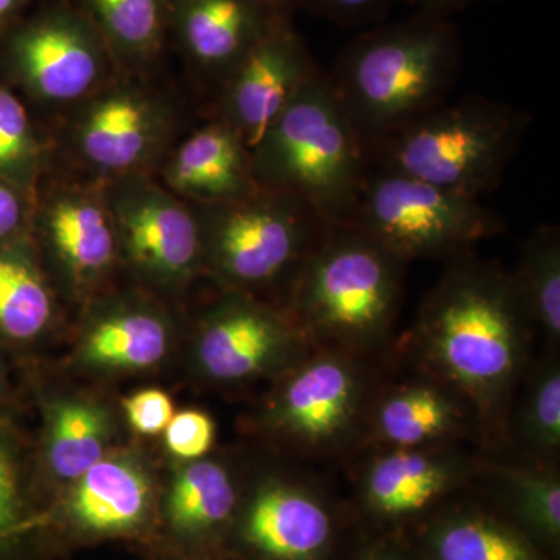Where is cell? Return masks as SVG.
Segmentation results:
<instances>
[{
    "instance_id": "ba28073f",
    "label": "cell",
    "mask_w": 560,
    "mask_h": 560,
    "mask_svg": "<svg viewBox=\"0 0 560 560\" xmlns=\"http://www.w3.org/2000/svg\"><path fill=\"white\" fill-rule=\"evenodd\" d=\"M179 110L145 75L116 70L68 110L62 142L91 183L153 176L176 143Z\"/></svg>"
},
{
    "instance_id": "9c48e42d",
    "label": "cell",
    "mask_w": 560,
    "mask_h": 560,
    "mask_svg": "<svg viewBox=\"0 0 560 560\" xmlns=\"http://www.w3.org/2000/svg\"><path fill=\"white\" fill-rule=\"evenodd\" d=\"M0 62L33 101L68 110L117 70L101 33L68 0H47L13 25Z\"/></svg>"
},
{
    "instance_id": "2e32d148",
    "label": "cell",
    "mask_w": 560,
    "mask_h": 560,
    "mask_svg": "<svg viewBox=\"0 0 560 560\" xmlns=\"http://www.w3.org/2000/svg\"><path fill=\"white\" fill-rule=\"evenodd\" d=\"M33 212L55 259L73 282L91 283L110 270L120 246L101 184H50Z\"/></svg>"
},
{
    "instance_id": "5bb4252c",
    "label": "cell",
    "mask_w": 560,
    "mask_h": 560,
    "mask_svg": "<svg viewBox=\"0 0 560 560\" xmlns=\"http://www.w3.org/2000/svg\"><path fill=\"white\" fill-rule=\"evenodd\" d=\"M481 469L478 459L455 451L453 444L385 447L361 470V500L381 521H408L477 477Z\"/></svg>"
},
{
    "instance_id": "6da1fadb",
    "label": "cell",
    "mask_w": 560,
    "mask_h": 560,
    "mask_svg": "<svg viewBox=\"0 0 560 560\" xmlns=\"http://www.w3.org/2000/svg\"><path fill=\"white\" fill-rule=\"evenodd\" d=\"M533 329L512 272L467 253L427 294L412 338L427 374L456 390L495 442L510 427Z\"/></svg>"
},
{
    "instance_id": "74e56055",
    "label": "cell",
    "mask_w": 560,
    "mask_h": 560,
    "mask_svg": "<svg viewBox=\"0 0 560 560\" xmlns=\"http://www.w3.org/2000/svg\"><path fill=\"white\" fill-rule=\"evenodd\" d=\"M355 560H410L404 552L388 544H372L361 548Z\"/></svg>"
},
{
    "instance_id": "4fadbf2b",
    "label": "cell",
    "mask_w": 560,
    "mask_h": 560,
    "mask_svg": "<svg viewBox=\"0 0 560 560\" xmlns=\"http://www.w3.org/2000/svg\"><path fill=\"white\" fill-rule=\"evenodd\" d=\"M312 349L289 313L237 293L210 315L198 341V361L210 378L241 382L267 374Z\"/></svg>"
},
{
    "instance_id": "836d02e7",
    "label": "cell",
    "mask_w": 560,
    "mask_h": 560,
    "mask_svg": "<svg viewBox=\"0 0 560 560\" xmlns=\"http://www.w3.org/2000/svg\"><path fill=\"white\" fill-rule=\"evenodd\" d=\"M20 525V495L16 470L5 451L0 447V547L13 536Z\"/></svg>"
},
{
    "instance_id": "f35d334b",
    "label": "cell",
    "mask_w": 560,
    "mask_h": 560,
    "mask_svg": "<svg viewBox=\"0 0 560 560\" xmlns=\"http://www.w3.org/2000/svg\"><path fill=\"white\" fill-rule=\"evenodd\" d=\"M279 16L293 18L300 10V0H257Z\"/></svg>"
},
{
    "instance_id": "44dd1931",
    "label": "cell",
    "mask_w": 560,
    "mask_h": 560,
    "mask_svg": "<svg viewBox=\"0 0 560 560\" xmlns=\"http://www.w3.org/2000/svg\"><path fill=\"white\" fill-rule=\"evenodd\" d=\"M422 560H547L518 526L478 508L440 515L422 537Z\"/></svg>"
},
{
    "instance_id": "30bf717a",
    "label": "cell",
    "mask_w": 560,
    "mask_h": 560,
    "mask_svg": "<svg viewBox=\"0 0 560 560\" xmlns=\"http://www.w3.org/2000/svg\"><path fill=\"white\" fill-rule=\"evenodd\" d=\"M374 394L360 355L312 349L283 382L271 423L315 456L330 455L364 433Z\"/></svg>"
},
{
    "instance_id": "83f0119b",
    "label": "cell",
    "mask_w": 560,
    "mask_h": 560,
    "mask_svg": "<svg viewBox=\"0 0 560 560\" xmlns=\"http://www.w3.org/2000/svg\"><path fill=\"white\" fill-rule=\"evenodd\" d=\"M105 416L92 405L66 401L51 416L49 463L62 480H79L103 459Z\"/></svg>"
},
{
    "instance_id": "7c38bea8",
    "label": "cell",
    "mask_w": 560,
    "mask_h": 560,
    "mask_svg": "<svg viewBox=\"0 0 560 560\" xmlns=\"http://www.w3.org/2000/svg\"><path fill=\"white\" fill-rule=\"evenodd\" d=\"M320 70L293 18H280L217 91L213 119L230 125L253 150Z\"/></svg>"
},
{
    "instance_id": "277c9868",
    "label": "cell",
    "mask_w": 560,
    "mask_h": 560,
    "mask_svg": "<svg viewBox=\"0 0 560 560\" xmlns=\"http://www.w3.org/2000/svg\"><path fill=\"white\" fill-rule=\"evenodd\" d=\"M260 189L308 202L342 226L371 171L370 156L324 70L308 81L250 150Z\"/></svg>"
},
{
    "instance_id": "e0dca14e",
    "label": "cell",
    "mask_w": 560,
    "mask_h": 560,
    "mask_svg": "<svg viewBox=\"0 0 560 560\" xmlns=\"http://www.w3.org/2000/svg\"><path fill=\"white\" fill-rule=\"evenodd\" d=\"M478 429L470 405L445 383L427 374L374 394L364 434L381 448L455 444Z\"/></svg>"
},
{
    "instance_id": "4316f807",
    "label": "cell",
    "mask_w": 560,
    "mask_h": 560,
    "mask_svg": "<svg viewBox=\"0 0 560 560\" xmlns=\"http://www.w3.org/2000/svg\"><path fill=\"white\" fill-rule=\"evenodd\" d=\"M237 493L228 470L212 460H197L173 485L168 518L180 533H206L231 517Z\"/></svg>"
},
{
    "instance_id": "52a82bcc",
    "label": "cell",
    "mask_w": 560,
    "mask_h": 560,
    "mask_svg": "<svg viewBox=\"0 0 560 560\" xmlns=\"http://www.w3.org/2000/svg\"><path fill=\"white\" fill-rule=\"evenodd\" d=\"M342 226L353 228L401 261L456 259L503 231V220L467 197L371 167Z\"/></svg>"
},
{
    "instance_id": "7402d4cb",
    "label": "cell",
    "mask_w": 560,
    "mask_h": 560,
    "mask_svg": "<svg viewBox=\"0 0 560 560\" xmlns=\"http://www.w3.org/2000/svg\"><path fill=\"white\" fill-rule=\"evenodd\" d=\"M150 482L128 458L101 459L92 466L70 497V514L95 533L136 528L149 510Z\"/></svg>"
},
{
    "instance_id": "cb8c5ba5",
    "label": "cell",
    "mask_w": 560,
    "mask_h": 560,
    "mask_svg": "<svg viewBox=\"0 0 560 560\" xmlns=\"http://www.w3.org/2000/svg\"><path fill=\"white\" fill-rule=\"evenodd\" d=\"M51 316L54 298L27 250L0 248V331L13 340H32Z\"/></svg>"
},
{
    "instance_id": "5b68a950",
    "label": "cell",
    "mask_w": 560,
    "mask_h": 560,
    "mask_svg": "<svg viewBox=\"0 0 560 560\" xmlns=\"http://www.w3.org/2000/svg\"><path fill=\"white\" fill-rule=\"evenodd\" d=\"M523 110L469 95L412 121L368 153L371 167L401 173L467 197L499 186L529 127Z\"/></svg>"
},
{
    "instance_id": "d6986e66",
    "label": "cell",
    "mask_w": 560,
    "mask_h": 560,
    "mask_svg": "<svg viewBox=\"0 0 560 560\" xmlns=\"http://www.w3.org/2000/svg\"><path fill=\"white\" fill-rule=\"evenodd\" d=\"M242 536L268 560H326L335 539L334 515L318 493L271 481L254 493Z\"/></svg>"
},
{
    "instance_id": "f546056e",
    "label": "cell",
    "mask_w": 560,
    "mask_h": 560,
    "mask_svg": "<svg viewBox=\"0 0 560 560\" xmlns=\"http://www.w3.org/2000/svg\"><path fill=\"white\" fill-rule=\"evenodd\" d=\"M46 164V149L20 98L0 86V179L33 194Z\"/></svg>"
},
{
    "instance_id": "1f68e13d",
    "label": "cell",
    "mask_w": 560,
    "mask_h": 560,
    "mask_svg": "<svg viewBox=\"0 0 560 560\" xmlns=\"http://www.w3.org/2000/svg\"><path fill=\"white\" fill-rule=\"evenodd\" d=\"M396 0H300V10L346 27L378 24Z\"/></svg>"
},
{
    "instance_id": "d6a6232c",
    "label": "cell",
    "mask_w": 560,
    "mask_h": 560,
    "mask_svg": "<svg viewBox=\"0 0 560 560\" xmlns=\"http://www.w3.org/2000/svg\"><path fill=\"white\" fill-rule=\"evenodd\" d=\"M124 407L132 429L147 436L162 433L175 416L171 397L160 389L140 390Z\"/></svg>"
},
{
    "instance_id": "ffe728a7",
    "label": "cell",
    "mask_w": 560,
    "mask_h": 560,
    "mask_svg": "<svg viewBox=\"0 0 560 560\" xmlns=\"http://www.w3.org/2000/svg\"><path fill=\"white\" fill-rule=\"evenodd\" d=\"M108 47L120 72L147 75L161 61L168 40L172 0H68Z\"/></svg>"
},
{
    "instance_id": "9a60e30c",
    "label": "cell",
    "mask_w": 560,
    "mask_h": 560,
    "mask_svg": "<svg viewBox=\"0 0 560 560\" xmlns=\"http://www.w3.org/2000/svg\"><path fill=\"white\" fill-rule=\"evenodd\" d=\"M279 14L257 0H172L168 40L219 91Z\"/></svg>"
},
{
    "instance_id": "d590c367",
    "label": "cell",
    "mask_w": 560,
    "mask_h": 560,
    "mask_svg": "<svg viewBox=\"0 0 560 560\" xmlns=\"http://www.w3.org/2000/svg\"><path fill=\"white\" fill-rule=\"evenodd\" d=\"M38 0H0V39L5 36L13 25L22 18L27 16V11Z\"/></svg>"
},
{
    "instance_id": "8fae6325",
    "label": "cell",
    "mask_w": 560,
    "mask_h": 560,
    "mask_svg": "<svg viewBox=\"0 0 560 560\" xmlns=\"http://www.w3.org/2000/svg\"><path fill=\"white\" fill-rule=\"evenodd\" d=\"M116 224L120 253L160 282L189 278L202 260L200 224L190 202L153 176L101 184Z\"/></svg>"
},
{
    "instance_id": "ac0fdd59",
    "label": "cell",
    "mask_w": 560,
    "mask_h": 560,
    "mask_svg": "<svg viewBox=\"0 0 560 560\" xmlns=\"http://www.w3.org/2000/svg\"><path fill=\"white\" fill-rule=\"evenodd\" d=\"M160 173L161 183L176 197L197 205L241 200L260 189L248 143L213 117L173 145Z\"/></svg>"
},
{
    "instance_id": "8d00e7d4",
    "label": "cell",
    "mask_w": 560,
    "mask_h": 560,
    "mask_svg": "<svg viewBox=\"0 0 560 560\" xmlns=\"http://www.w3.org/2000/svg\"><path fill=\"white\" fill-rule=\"evenodd\" d=\"M405 2L418 7L419 11L452 18L453 14L466 10L467 7L474 5L480 0H405Z\"/></svg>"
},
{
    "instance_id": "3957f363",
    "label": "cell",
    "mask_w": 560,
    "mask_h": 560,
    "mask_svg": "<svg viewBox=\"0 0 560 560\" xmlns=\"http://www.w3.org/2000/svg\"><path fill=\"white\" fill-rule=\"evenodd\" d=\"M405 265L360 231L330 228L291 279L289 316L312 349L366 355L396 324Z\"/></svg>"
},
{
    "instance_id": "603a6c76",
    "label": "cell",
    "mask_w": 560,
    "mask_h": 560,
    "mask_svg": "<svg viewBox=\"0 0 560 560\" xmlns=\"http://www.w3.org/2000/svg\"><path fill=\"white\" fill-rule=\"evenodd\" d=\"M168 331L164 319L145 307H121L106 313L84 341V359L98 366L142 370L164 357Z\"/></svg>"
},
{
    "instance_id": "f1b7e54d",
    "label": "cell",
    "mask_w": 560,
    "mask_h": 560,
    "mask_svg": "<svg viewBox=\"0 0 560 560\" xmlns=\"http://www.w3.org/2000/svg\"><path fill=\"white\" fill-rule=\"evenodd\" d=\"M518 440L537 463L555 459L560 451V370L550 359L534 372L518 407Z\"/></svg>"
},
{
    "instance_id": "7a4b0ae2",
    "label": "cell",
    "mask_w": 560,
    "mask_h": 560,
    "mask_svg": "<svg viewBox=\"0 0 560 560\" xmlns=\"http://www.w3.org/2000/svg\"><path fill=\"white\" fill-rule=\"evenodd\" d=\"M460 57L452 18L418 11L350 40L327 77L370 153L445 103L458 79Z\"/></svg>"
},
{
    "instance_id": "4dcf8cb0",
    "label": "cell",
    "mask_w": 560,
    "mask_h": 560,
    "mask_svg": "<svg viewBox=\"0 0 560 560\" xmlns=\"http://www.w3.org/2000/svg\"><path fill=\"white\" fill-rule=\"evenodd\" d=\"M215 441V423L206 412L180 411L165 429V442L173 455L183 459H200Z\"/></svg>"
},
{
    "instance_id": "484cf974",
    "label": "cell",
    "mask_w": 560,
    "mask_h": 560,
    "mask_svg": "<svg viewBox=\"0 0 560 560\" xmlns=\"http://www.w3.org/2000/svg\"><path fill=\"white\" fill-rule=\"evenodd\" d=\"M530 323L558 348L560 340V232L541 226L523 246L518 270L512 272Z\"/></svg>"
},
{
    "instance_id": "d4e9b609",
    "label": "cell",
    "mask_w": 560,
    "mask_h": 560,
    "mask_svg": "<svg viewBox=\"0 0 560 560\" xmlns=\"http://www.w3.org/2000/svg\"><path fill=\"white\" fill-rule=\"evenodd\" d=\"M495 478L501 493L526 536L534 541L559 544L560 539V481L555 467L536 463L534 466L482 467Z\"/></svg>"
},
{
    "instance_id": "8992f818",
    "label": "cell",
    "mask_w": 560,
    "mask_h": 560,
    "mask_svg": "<svg viewBox=\"0 0 560 560\" xmlns=\"http://www.w3.org/2000/svg\"><path fill=\"white\" fill-rule=\"evenodd\" d=\"M202 259L235 289L294 278L330 230L308 202L287 191L259 189L241 200L197 205Z\"/></svg>"
},
{
    "instance_id": "e575fe53",
    "label": "cell",
    "mask_w": 560,
    "mask_h": 560,
    "mask_svg": "<svg viewBox=\"0 0 560 560\" xmlns=\"http://www.w3.org/2000/svg\"><path fill=\"white\" fill-rule=\"evenodd\" d=\"M31 198L27 191L0 179V242L14 237L21 231L25 217L33 209Z\"/></svg>"
}]
</instances>
